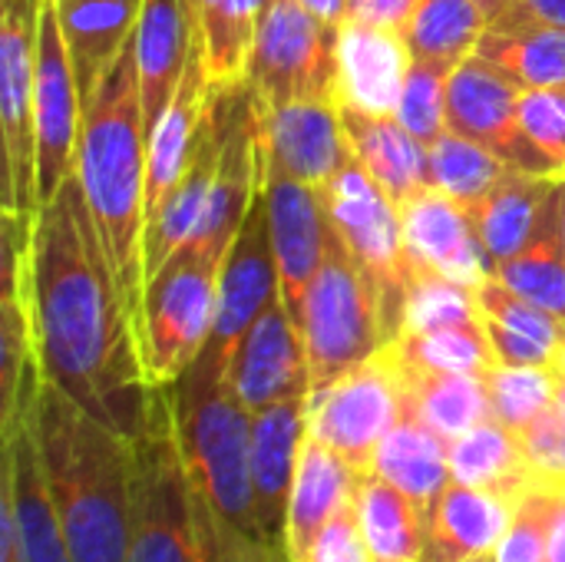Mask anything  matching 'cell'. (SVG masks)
<instances>
[{
	"label": "cell",
	"mask_w": 565,
	"mask_h": 562,
	"mask_svg": "<svg viewBox=\"0 0 565 562\" xmlns=\"http://www.w3.org/2000/svg\"><path fill=\"white\" fill-rule=\"evenodd\" d=\"M26 291L40 374L132 441L146 424L156 384L146 378L139 325L76 169L33 219Z\"/></svg>",
	"instance_id": "cell-1"
},
{
	"label": "cell",
	"mask_w": 565,
	"mask_h": 562,
	"mask_svg": "<svg viewBox=\"0 0 565 562\" xmlns=\"http://www.w3.org/2000/svg\"><path fill=\"white\" fill-rule=\"evenodd\" d=\"M30 427L73 562H126L132 441L40 378Z\"/></svg>",
	"instance_id": "cell-2"
},
{
	"label": "cell",
	"mask_w": 565,
	"mask_h": 562,
	"mask_svg": "<svg viewBox=\"0 0 565 562\" xmlns=\"http://www.w3.org/2000/svg\"><path fill=\"white\" fill-rule=\"evenodd\" d=\"M175 434L195 487L209 562H271L252 487V411L228 388L225 361L202 348L169 384Z\"/></svg>",
	"instance_id": "cell-3"
},
{
	"label": "cell",
	"mask_w": 565,
	"mask_h": 562,
	"mask_svg": "<svg viewBox=\"0 0 565 562\" xmlns=\"http://www.w3.org/2000/svg\"><path fill=\"white\" fill-rule=\"evenodd\" d=\"M146 169L149 132L142 119L136 40L116 56L93 96L83 103L76 172L103 235L136 325L146 291L142 238H146Z\"/></svg>",
	"instance_id": "cell-4"
},
{
	"label": "cell",
	"mask_w": 565,
	"mask_h": 562,
	"mask_svg": "<svg viewBox=\"0 0 565 562\" xmlns=\"http://www.w3.org/2000/svg\"><path fill=\"white\" fill-rule=\"evenodd\" d=\"M126 562H209L205 520L175 434L169 388H152L132 437V517Z\"/></svg>",
	"instance_id": "cell-5"
},
{
	"label": "cell",
	"mask_w": 565,
	"mask_h": 562,
	"mask_svg": "<svg viewBox=\"0 0 565 562\" xmlns=\"http://www.w3.org/2000/svg\"><path fill=\"white\" fill-rule=\"evenodd\" d=\"M298 328L308 348L311 394L324 391L387 344L377 291L338 232L308 285Z\"/></svg>",
	"instance_id": "cell-6"
},
{
	"label": "cell",
	"mask_w": 565,
	"mask_h": 562,
	"mask_svg": "<svg viewBox=\"0 0 565 562\" xmlns=\"http://www.w3.org/2000/svg\"><path fill=\"white\" fill-rule=\"evenodd\" d=\"M324 199L334 232L377 291L384 338L387 344H394L404 335L407 285L417 268L404 242L401 205L371 179V172L358 159H351L324 185Z\"/></svg>",
	"instance_id": "cell-7"
},
{
	"label": "cell",
	"mask_w": 565,
	"mask_h": 562,
	"mask_svg": "<svg viewBox=\"0 0 565 562\" xmlns=\"http://www.w3.org/2000/svg\"><path fill=\"white\" fill-rule=\"evenodd\" d=\"M218 265L189 242L146 278L139 308V348L146 378L156 388L175 384L202 354L215 321Z\"/></svg>",
	"instance_id": "cell-8"
},
{
	"label": "cell",
	"mask_w": 565,
	"mask_h": 562,
	"mask_svg": "<svg viewBox=\"0 0 565 562\" xmlns=\"http://www.w3.org/2000/svg\"><path fill=\"white\" fill-rule=\"evenodd\" d=\"M338 36L341 26L318 20L298 0H265L245 83L255 109L338 96Z\"/></svg>",
	"instance_id": "cell-9"
},
{
	"label": "cell",
	"mask_w": 565,
	"mask_h": 562,
	"mask_svg": "<svg viewBox=\"0 0 565 562\" xmlns=\"http://www.w3.org/2000/svg\"><path fill=\"white\" fill-rule=\"evenodd\" d=\"M43 0H3L0 10V129H3V215L33 222L36 199V36Z\"/></svg>",
	"instance_id": "cell-10"
},
{
	"label": "cell",
	"mask_w": 565,
	"mask_h": 562,
	"mask_svg": "<svg viewBox=\"0 0 565 562\" xmlns=\"http://www.w3.org/2000/svg\"><path fill=\"white\" fill-rule=\"evenodd\" d=\"M407 404L401 361L391 344L374 358L308 394V434L341 454L358 474H371L374 454Z\"/></svg>",
	"instance_id": "cell-11"
},
{
	"label": "cell",
	"mask_w": 565,
	"mask_h": 562,
	"mask_svg": "<svg viewBox=\"0 0 565 562\" xmlns=\"http://www.w3.org/2000/svg\"><path fill=\"white\" fill-rule=\"evenodd\" d=\"M523 89L526 86L503 66L473 53L447 79V129L487 146L513 169L563 179L556 162L523 129Z\"/></svg>",
	"instance_id": "cell-12"
},
{
	"label": "cell",
	"mask_w": 565,
	"mask_h": 562,
	"mask_svg": "<svg viewBox=\"0 0 565 562\" xmlns=\"http://www.w3.org/2000/svg\"><path fill=\"white\" fill-rule=\"evenodd\" d=\"M83 99L56 0L40 7L36 36V93H33V126H36V199L46 205L66 176L76 169Z\"/></svg>",
	"instance_id": "cell-13"
},
{
	"label": "cell",
	"mask_w": 565,
	"mask_h": 562,
	"mask_svg": "<svg viewBox=\"0 0 565 562\" xmlns=\"http://www.w3.org/2000/svg\"><path fill=\"white\" fill-rule=\"evenodd\" d=\"M0 441V562H73L43 480L30 411Z\"/></svg>",
	"instance_id": "cell-14"
},
{
	"label": "cell",
	"mask_w": 565,
	"mask_h": 562,
	"mask_svg": "<svg viewBox=\"0 0 565 562\" xmlns=\"http://www.w3.org/2000/svg\"><path fill=\"white\" fill-rule=\"evenodd\" d=\"M262 156H265V149H262ZM262 192H265L268 229H271V245H275V258H278L281 301L288 305L291 318L298 321L308 285L315 282V275L328 255L331 235H334V225L328 215V199H324V189L295 179L271 159H265Z\"/></svg>",
	"instance_id": "cell-15"
},
{
	"label": "cell",
	"mask_w": 565,
	"mask_h": 562,
	"mask_svg": "<svg viewBox=\"0 0 565 562\" xmlns=\"http://www.w3.org/2000/svg\"><path fill=\"white\" fill-rule=\"evenodd\" d=\"M278 295H281L278 258L271 245L265 192L258 189L228 255L222 258L218 288H215V321H212V335L205 348L215 351L228 364V354L235 351V344L245 338V331L258 321V315Z\"/></svg>",
	"instance_id": "cell-16"
},
{
	"label": "cell",
	"mask_w": 565,
	"mask_h": 562,
	"mask_svg": "<svg viewBox=\"0 0 565 562\" xmlns=\"http://www.w3.org/2000/svg\"><path fill=\"white\" fill-rule=\"evenodd\" d=\"M228 388L255 414L281 401L311 394L308 348L281 295L258 315L225 364Z\"/></svg>",
	"instance_id": "cell-17"
},
{
	"label": "cell",
	"mask_w": 565,
	"mask_h": 562,
	"mask_svg": "<svg viewBox=\"0 0 565 562\" xmlns=\"http://www.w3.org/2000/svg\"><path fill=\"white\" fill-rule=\"evenodd\" d=\"M308 437V397L281 401L252 414L255 513L271 562H288V507Z\"/></svg>",
	"instance_id": "cell-18"
},
{
	"label": "cell",
	"mask_w": 565,
	"mask_h": 562,
	"mask_svg": "<svg viewBox=\"0 0 565 562\" xmlns=\"http://www.w3.org/2000/svg\"><path fill=\"white\" fill-rule=\"evenodd\" d=\"M258 136L265 159L318 189L354 159L338 96H305L258 113Z\"/></svg>",
	"instance_id": "cell-19"
},
{
	"label": "cell",
	"mask_w": 565,
	"mask_h": 562,
	"mask_svg": "<svg viewBox=\"0 0 565 562\" xmlns=\"http://www.w3.org/2000/svg\"><path fill=\"white\" fill-rule=\"evenodd\" d=\"M401 215L404 242L414 265L440 272L467 288H480L493 275L473 215L463 202L430 185L411 202H404Z\"/></svg>",
	"instance_id": "cell-20"
},
{
	"label": "cell",
	"mask_w": 565,
	"mask_h": 562,
	"mask_svg": "<svg viewBox=\"0 0 565 562\" xmlns=\"http://www.w3.org/2000/svg\"><path fill=\"white\" fill-rule=\"evenodd\" d=\"M132 40H136L142 119H146V132L152 136L185 76V66L199 40L195 3L192 0H142Z\"/></svg>",
	"instance_id": "cell-21"
},
{
	"label": "cell",
	"mask_w": 565,
	"mask_h": 562,
	"mask_svg": "<svg viewBox=\"0 0 565 562\" xmlns=\"http://www.w3.org/2000/svg\"><path fill=\"white\" fill-rule=\"evenodd\" d=\"M411 63L414 53L401 30L344 20L338 36V103L367 113H394Z\"/></svg>",
	"instance_id": "cell-22"
},
{
	"label": "cell",
	"mask_w": 565,
	"mask_h": 562,
	"mask_svg": "<svg viewBox=\"0 0 565 562\" xmlns=\"http://www.w3.org/2000/svg\"><path fill=\"white\" fill-rule=\"evenodd\" d=\"M565 179L533 176L523 169H510L473 209V225L497 272L503 262L516 258L546 225L550 212L563 202Z\"/></svg>",
	"instance_id": "cell-23"
},
{
	"label": "cell",
	"mask_w": 565,
	"mask_h": 562,
	"mask_svg": "<svg viewBox=\"0 0 565 562\" xmlns=\"http://www.w3.org/2000/svg\"><path fill=\"white\" fill-rule=\"evenodd\" d=\"M212 106V83L205 73L202 46L195 40L192 60L185 66V76L159 119L156 132L149 136V169H146V225L159 215L162 202L172 195L179 179L189 169V159L195 152L202 123Z\"/></svg>",
	"instance_id": "cell-24"
},
{
	"label": "cell",
	"mask_w": 565,
	"mask_h": 562,
	"mask_svg": "<svg viewBox=\"0 0 565 562\" xmlns=\"http://www.w3.org/2000/svg\"><path fill=\"white\" fill-rule=\"evenodd\" d=\"M341 123L354 159L397 205L430 189V146L394 113H367L341 103Z\"/></svg>",
	"instance_id": "cell-25"
},
{
	"label": "cell",
	"mask_w": 565,
	"mask_h": 562,
	"mask_svg": "<svg viewBox=\"0 0 565 562\" xmlns=\"http://www.w3.org/2000/svg\"><path fill=\"white\" fill-rule=\"evenodd\" d=\"M516 500L450 480L427 510L420 562H457L493 553L513 523Z\"/></svg>",
	"instance_id": "cell-26"
},
{
	"label": "cell",
	"mask_w": 565,
	"mask_h": 562,
	"mask_svg": "<svg viewBox=\"0 0 565 562\" xmlns=\"http://www.w3.org/2000/svg\"><path fill=\"white\" fill-rule=\"evenodd\" d=\"M218 152H222V109H218V99L212 96V106L202 123L185 176L179 179L172 195L162 202L159 215L146 225V238H142L146 278L156 275L185 242H192L209 205V192H212L215 169H218Z\"/></svg>",
	"instance_id": "cell-27"
},
{
	"label": "cell",
	"mask_w": 565,
	"mask_h": 562,
	"mask_svg": "<svg viewBox=\"0 0 565 562\" xmlns=\"http://www.w3.org/2000/svg\"><path fill=\"white\" fill-rule=\"evenodd\" d=\"M361 474L318 437H305L291 507H288V562H308L321 530L358 494Z\"/></svg>",
	"instance_id": "cell-28"
},
{
	"label": "cell",
	"mask_w": 565,
	"mask_h": 562,
	"mask_svg": "<svg viewBox=\"0 0 565 562\" xmlns=\"http://www.w3.org/2000/svg\"><path fill=\"white\" fill-rule=\"evenodd\" d=\"M139 10L142 0H56L83 103L132 40Z\"/></svg>",
	"instance_id": "cell-29"
},
{
	"label": "cell",
	"mask_w": 565,
	"mask_h": 562,
	"mask_svg": "<svg viewBox=\"0 0 565 562\" xmlns=\"http://www.w3.org/2000/svg\"><path fill=\"white\" fill-rule=\"evenodd\" d=\"M371 474L384 477L397 490H404L424 513L434 507V500L444 494V487L454 480L450 474V441H444L437 431H430L417 414L407 411L401 421L387 431L381 441Z\"/></svg>",
	"instance_id": "cell-30"
},
{
	"label": "cell",
	"mask_w": 565,
	"mask_h": 562,
	"mask_svg": "<svg viewBox=\"0 0 565 562\" xmlns=\"http://www.w3.org/2000/svg\"><path fill=\"white\" fill-rule=\"evenodd\" d=\"M450 474L463 487L490 490L507 500H520L533 484H540L523 437L497 417L450 444Z\"/></svg>",
	"instance_id": "cell-31"
},
{
	"label": "cell",
	"mask_w": 565,
	"mask_h": 562,
	"mask_svg": "<svg viewBox=\"0 0 565 562\" xmlns=\"http://www.w3.org/2000/svg\"><path fill=\"white\" fill-rule=\"evenodd\" d=\"M477 53L510 76H516L526 89H556L565 86V30L550 26L530 17L503 13L490 20Z\"/></svg>",
	"instance_id": "cell-32"
},
{
	"label": "cell",
	"mask_w": 565,
	"mask_h": 562,
	"mask_svg": "<svg viewBox=\"0 0 565 562\" xmlns=\"http://www.w3.org/2000/svg\"><path fill=\"white\" fill-rule=\"evenodd\" d=\"M199 46L212 93H235L248 83V63L265 0H192Z\"/></svg>",
	"instance_id": "cell-33"
},
{
	"label": "cell",
	"mask_w": 565,
	"mask_h": 562,
	"mask_svg": "<svg viewBox=\"0 0 565 562\" xmlns=\"http://www.w3.org/2000/svg\"><path fill=\"white\" fill-rule=\"evenodd\" d=\"M401 374L407 391V411L417 414L430 431H437L450 444L493 417L487 374H444V371L411 368L404 361H401Z\"/></svg>",
	"instance_id": "cell-34"
},
{
	"label": "cell",
	"mask_w": 565,
	"mask_h": 562,
	"mask_svg": "<svg viewBox=\"0 0 565 562\" xmlns=\"http://www.w3.org/2000/svg\"><path fill=\"white\" fill-rule=\"evenodd\" d=\"M354 510L377 562H420L427 513L377 474H361Z\"/></svg>",
	"instance_id": "cell-35"
},
{
	"label": "cell",
	"mask_w": 565,
	"mask_h": 562,
	"mask_svg": "<svg viewBox=\"0 0 565 562\" xmlns=\"http://www.w3.org/2000/svg\"><path fill=\"white\" fill-rule=\"evenodd\" d=\"M490 26V13L477 0H420L404 36L414 60L457 70L470 60Z\"/></svg>",
	"instance_id": "cell-36"
},
{
	"label": "cell",
	"mask_w": 565,
	"mask_h": 562,
	"mask_svg": "<svg viewBox=\"0 0 565 562\" xmlns=\"http://www.w3.org/2000/svg\"><path fill=\"white\" fill-rule=\"evenodd\" d=\"M563 202L550 212L540 235L523 248L516 258L503 262L493 275L526 301L540 305L543 311L565 321V235H563Z\"/></svg>",
	"instance_id": "cell-37"
},
{
	"label": "cell",
	"mask_w": 565,
	"mask_h": 562,
	"mask_svg": "<svg viewBox=\"0 0 565 562\" xmlns=\"http://www.w3.org/2000/svg\"><path fill=\"white\" fill-rule=\"evenodd\" d=\"M513 166L493 156L487 146L447 129L430 146V185L447 192L450 199L473 209Z\"/></svg>",
	"instance_id": "cell-38"
},
{
	"label": "cell",
	"mask_w": 565,
	"mask_h": 562,
	"mask_svg": "<svg viewBox=\"0 0 565 562\" xmlns=\"http://www.w3.org/2000/svg\"><path fill=\"white\" fill-rule=\"evenodd\" d=\"M394 351L411 368H427V371H444V374H490L500 364L487 335V321L473 328L401 335L394 341Z\"/></svg>",
	"instance_id": "cell-39"
},
{
	"label": "cell",
	"mask_w": 565,
	"mask_h": 562,
	"mask_svg": "<svg viewBox=\"0 0 565 562\" xmlns=\"http://www.w3.org/2000/svg\"><path fill=\"white\" fill-rule=\"evenodd\" d=\"M483 325L477 288H467L440 272L414 268L407 285V318L404 335H424L440 328H473Z\"/></svg>",
	"instance_id": "cell-40"
},
{
	"label": "cell",
	"mask_w": 565,
	"mask_h": 562,
	"mask_svg": "<svg viewBox=\"0 0 565 562\" xmlns=\"http://www.w3.org/2000/svg\"><path fill=\"white\" fill-rule=\"evenodd\" d=\"M490 388V407L493 417L516 434H523L533 421H540L553 404L559 391V368L556 364H497L487 374Z\"/></svg>",
	"instance_id": "cell-41"
},
{
	"label": "cell",
	"mask_w": 565,
	"mask_h": 562,
	"mask_svg": "<svg viewBox=\"0 0 565 562\" xmlns=\"http://www.w3.org/2000/svg\"><path fill=\"white\" fill-rule=\"evenodd\" d=\"M563 487L556 484H533L513 510V523L500 547L493 550L497 562H546L550 550V527L559 510Z\"/></svg>",
	"instance_id": "cell-42"
},
{
	"label": "cell",
	"mask_w": 565,
	"mask_h": 562,
	"mask_svg": "<svg viewBox=\"0 0 565 562\" xmlns=\"http://www.w3.org/2000/svg\"><path fill=\"white\" fill-rule=\"evenodd\" d=\"M477 301L483 311V321L503 325L516 335H526L540 344H546L550 351H556L563 358L565 351V321L543 311L540 305L526 301L523 295L510 291L497 275H490L480 288H477Z\"/></svg>",
	"instance_id": "cell-43"
},
{
	"label": "cell",
	"mask_w": 565,
	"mask_h": 562,
	"mask_svg": "<svg viewBox=\"0 0 565 562\" xmlns=\"http://www.w3.org/2000/svg\"><path fill=\"white\" fill-rule=\"evenodd\" d=\"M447 79L450 70L414 60L401 103L394 109V116L427 146H434L447 132Z\"/></svg>",
	"instance_id": "cell-44"
},
{
	"label": "cell",
	"mask_w": 565,
	"mask_h": 562,
	"mask_svg": "<svg viewBox=\"0 0 565 562\" xmlns=\"http://www.w3.org/2000/svg\"><path fill=\"white\" fill-rule=\"evenodd\" d=\"M520 119L530 139L556 162L565 179V86L556 89H523Z\"/></svg>",
	"instance_id": "cell-45"
},
{
	"label": "cell",
	"mask_w": 565,
	"mask_h": 562,
	"mask_svg": "<svg viewBox=\"0 0 565 562\" xmlns=\"http://www.w3.org/2000/svg\"><path fill=\"white\" fill-rule=\"evenodd\" d=\"M308 562H377L367 540H364V533H361L354 500L331 517V523L321 530Z\"/></svg>",
	"instance_id": "cell-46"
},
{
	"label": "cell",
	"mask_w": 565,
	"mask_h": 562,
	"mask_svg": "<svg viewBox=\"0 0 565 562\" xmlns=\"http://www.w3.org/2000/svg\"><path fill=\"white\" fill-rule=\"evenodd\" d=\"M420 0H351L348 3V20L371 23V26H387V30H407L414 10Z\"/></svg>",
	"instance_id": "cell-47"
},
{
	"label": "cell",
	"mask_w": 565,
	"mask_h": 562,
	"mask_svg": "<svg viewBox=\"0 0 565 562\" xmlns=\"http://www.w3.org/2000/svg\"><path fill=\"white\" fill-rule=\"evenodd\" d=\"M503 13H516V17H530L550 26H563L565 30V0H510ZM500 13V17H503Z\"/></svg>",
	"instance_id": "cell-48"
},
{
	"label": "cell",
	"mask_w": 565,
	"mask_h": 562,
	"mask_svg": "<svg viewBox=\"0 0 565 562\" xmlns=\"http://www.w3.org/2000/svg\"><path fill=\"white\" fill-rule=\"evenodd\" d=\"M298 3H301L308 13H315L318 20L341 26V23L348 20V3H351V0H298Z\"/></svg>",
	"instance_id": "cell-49"
},
{
	"label": "cell",
	"mask_w": 565,
	"mask_h": 562,
	"mask_svg": "<svg viewBox=\"0 0 565 562\" xmlns=\"http://www.w3.org/2000/svg\"><path fill=\"white\" fill-rule=\"evenodd\" d=\"M546 562H565V487H563V500H559V510H556L553 527H550V550H546Z\"/></svg>",
	"instance_id": "cell-50"
},
{
	"label": "cell",
	"mask_w": 565,
	"mask_h": 562,
	"mask_svg": "<svg viewBox=\"0 0 565 562\" xmlns=\"http://www.w3.org/2000/svg\"><path fill=\"white\" fill-rule=\"evenodd\" d=\"M477 3L490 13V20H497V17L507 10V3H510V0H477Z\"/></svg>",
	"instance_id": "cell-51"
},
{
	"label": "cell",
	"mask_w": 565,
	"mask_h": 562,
	"mask_svg": "<svg viewBox=\"0 0 565 562\" xmlns=\"http://www.w3.org/2000/svg\"><path fill=\"white\" fill-rule=\"evenodd\" d=\"M457 562H497V553H480V556H467V560Z\"/></svg>",
	"instance_id": "cell-52"
},
{
	"label": "cell",
	"mask_w": 565,
	"mask_h": 562,
	"mask_svg": "<svg viewBox=\"0 0 565 562\" xmlns=\"http://www.w3.org/2000/svg\"><path fill=\"white\" fill-rule=\"evenodd\" d=\"M563 235H565V212H563Z\"/></svg>",
	"instance_id": "cell-53"
}]
</instances>
